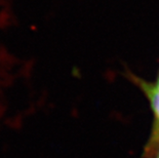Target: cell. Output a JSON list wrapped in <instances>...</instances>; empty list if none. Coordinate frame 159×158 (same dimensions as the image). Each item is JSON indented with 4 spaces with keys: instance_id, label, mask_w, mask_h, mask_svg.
<instances>
[{
    "instance_id": "obj_1",
    "label": "cell",
    "mask_w": 159,
    "mask_h": 158,
    "mask_svg": "<svg viewBox=\"0 0 159 158\" xmlns=\"http://www.w3.org/2000/svg\"><path fill=\"white\" fill-rule=\"evenodd\" d=\"M151 86V85H150ZM152 88H154L155 90H158L159 92V77H158V79H157V81H156V83H155V85H153V86H151Z\"/></svg>"
},
{
    "instance_id": "obj_2",
    "label": "cell",
    "mask_w": 159,
    "mask_h": 158,
    "mask_svg": "<svg viewBox=\"0 0 159 158\" xmlns=\"http://www.w3.org/2000/svg\"><path fill=\"white\" fill-rule=\"evenodd\" d=\"M155 158H159V149L157 151V155H156V157H155Z\"/></svg>"
}]
</instances>
